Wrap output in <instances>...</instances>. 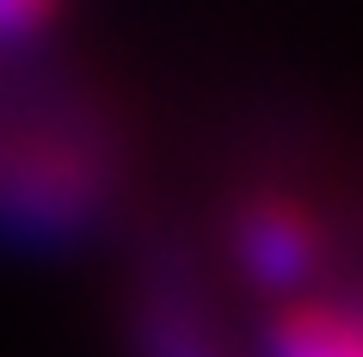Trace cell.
<instances>
[{"instance_id": "3", "label": "cell", "mask_w": 363, "mask_h": 357, "mask_svg": "<svg viewBox=\"0 0 363 357\" xmlns=\"http://www.w3.org/2000/svg\"><path fill=\"white\" fill-rule=\"evenodd\" d=\"M123 339L135 357H240L179 246H148L130 283Z\"/></svg>"}, {"instance_id": "1", "label": "cell", "mask_w": 363, "mask_h": 357, "mask_svg": "<svg viewBox=\"0 0 363 357\" xmlns=\"http://www.w3.org/2000/svg\"><path fill=\"white\" fill-rule=\"evenodd\" d=\"M117 154L93 123H25L0 136V228L68 241L105 216Z\"/></svg>"}, {"instance_id": "4", "label": "cell", "mask_w": 363, "mask_h": 357, "mask_svg": "<svg viewBox=\"0 0 363 357\" xmlns=\"http://www.w3.org/2000/svg\"><path fill=\"white\" fill-rule=\"evenodd\" d=\"M265 357H363V308L345 302H284L265 320Z\"/></svg>"}, {"instance_id": "2", "label": "cell", "mask_w": 363, "mask_h": 357, "mask_svg": "<svg viewBox=\"0 0 363 357\" xmlns=\"http://www.w3.org/2000/svg\"><path fill=\"white\" fill-rule=\"evenodd\" d=\"M228 253H234V271H240L259 296H271L284 308V302H302L308 278L320 271L326 228L296 191L252 185V191H240L234 209H228Z\"/></svg>"}]
</instances>
